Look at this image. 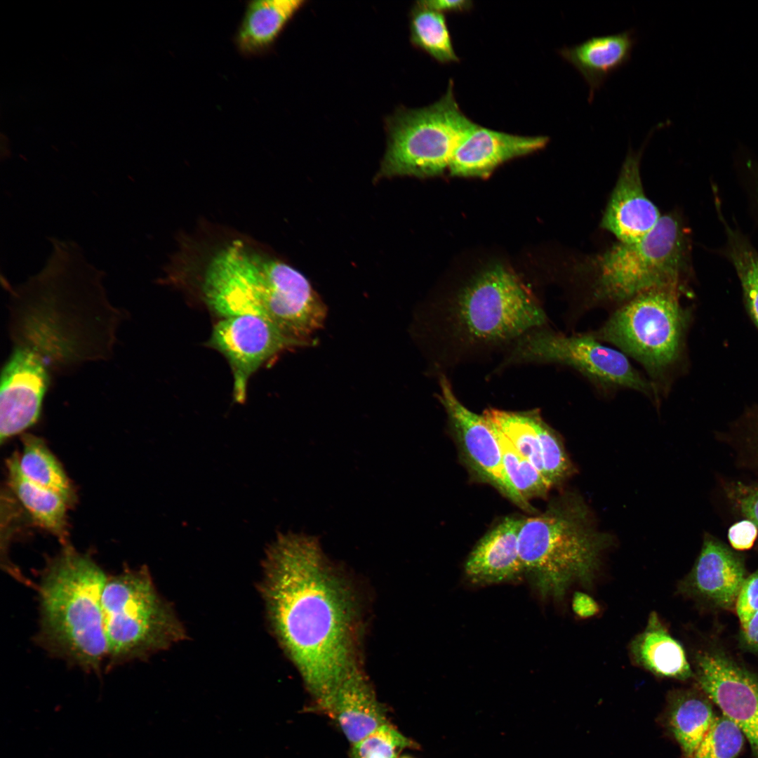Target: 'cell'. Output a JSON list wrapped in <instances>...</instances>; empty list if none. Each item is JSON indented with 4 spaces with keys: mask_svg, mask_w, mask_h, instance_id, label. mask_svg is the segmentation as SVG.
<instances>
[{
    "mask_svg": "<svg viewBox=\"0 0 758 758\" xmlns=\"http://www.w3.org/2000/svg\"><path fill=\"white\" fill-rule=\"evenodd\" d=\"M203 298L222 318L255 315L309 343L326 307L308 279L283 260L234 241L215 253L202 277Z\"/></svg>",
    "mask_w": 758,
    "mask_h": 758,
    "instance_id": "4",
    "label": "cell"
},
{
    "mask_svg": "<svg viewBox=\"0 0 758 758\" xmlns=\"http://www.w3.org/2000/svg\"><path fill=\"white\" fill-rule=\"evenodd\" d=\"M410 32L412 44L438 62L459 61L444 14L416 2L411 12Z\"/></svg>",
    "mask_w": 758,
    "mask_h": 758,
    "instance_id": "27",
    "label": "cell"
},
{
    "mask_svg": "<svg viewBox=\"0 0 758 758\" xmlns=\"http://www.w3.org/2000/svg\"><path fill=\"white\" fill-rule=\"evenodd\" d=\"M101 601L108 668L145 658L185 638L145 566L107 576Z\"/></svg>",
    "mask_w": 758,
    "mask_h": 758,
    "instance_id": "9",
    "label": "cell"
},
{
    "mask_svg": "<svg viewBox=\"0 0 758 758\" xmlns=\"http://www.w3.org/2000/svg\"><path fill=\"white\" fill-rule=\"evenodd\" d=\"M107 576L87 554L64 545L42 571L36 587V641L51 655L99 673L107 658L102 594Z\"/></svg>",
    "mask_w": 758,
    "mask_h": 758,
    "instance_id": "5",
    "label": "cell"
},
{
    "mask_svg": "<svg viewBox=\"0 0 758 758\" xmlns=\"http://www.w3.org/2000/svg\"><path fill=\"white\" fill-rule=\"evenodd\" d=\"M49 367L34 350L15 346L1 373L0 441L24 432L39 420L50 383Z\"/></svg>",
    "mask_w": 758,
    "mask_h": 758,
    "instance_id": "15",
    "label": "cell"
},
{
    "mask_svg": "<svg viewBox=\"0 0 758 758\" xmlns=\"http://www.w3.org/2000/svg\"><path fill=\"white\" fill-rule=\"evenodd\" d=\"M711 702L703 691L691 690L675 691L669 698L666 725L685 758L693 757L715 718Z\"/></svg>",
    "mask_w": 758,
    "mask_h": 758,
    "instance_id": "25",
    "label": "cell"
},
{
    "mask_svg": "<svg viewBox=\"0 0 758 758\" xmlns=\"http://www.w3.org/2000/svg\"><path fill=\"white\" fill-rule=\"evenodd\" d=\"M745 573L739 556L719 540L707 536L681 586L686 592L713 607L729 610L736 606Z\"/></svg>",
    "mask_w": 758,
    "mask_h": 758,
    "instance_id": "18",
    "label": "cell"
},
{
    "mask_svg": "<svg viewBox=\"0 0 758 758\" xmlns=\"http://www.w3.org/2000/svg\"><path fill=\"white\" fill-rule=\"evenodd\" d=\"M548 326L540 303L510 270L472 277L427 309L426 334L437 376L504 352L528 332Z\"/></svg>",
    "mask_w": 758,
    "mask_h": 758,
    "instance_id": "3",
    "label": "cell"
},
{
    "mask_svg": "<svg viewBox=\"0 0 758 758\" xmlns=\"http://www.w3.org/2000/svg\"><path fill=\"white\" fill-rule=\"evenodd\" d=\"M549 140L547 136L510 134L477 124L457 150L448 174L486 178L502 164L543 149Z\"/></svg>",
    "mask_w": 758,
    "mask_h": 758,
    "instance_id": "17",
    "label": "cell"
},
{
    "mask_svg": "<svg viewBox=\"0 0 758 758\" xmlns=\"http://www.w3.org/2000/svg\"><path fill=\"white\" fill-rule=\"evenodd\" d=\"M641 151L628 152L605 208L601 226L619 242L640 240L657 225L662 215L646 197L640 175Z\"/></svg>",
    "mask_w": 758,
    "mask_h": 758,
    "instance_id": "16",
    "label": "cell"
},
{
    "mask_svg": "<svg viewBox=\"0 0 758 758\" xmlns=\"http://www.w3.org/2000/svg\"><path fill=\"white\" fill-rule=\"evenodd\" d=\"M526 364L570 368L604 395L628 390L643 394L656 404L661 399L653 384L632 366L626 355L606 346L589 332L565 335L549 326L533 329L504 352L495 371L499 373Z\"/></svg>",
    "mask_w": 758,
    "mask_h": 758,
    "instance_id": "11",
    "label": "cell"
},
{
    "mask_svg": "<svg viewBox=\"0 0 758 758\" xmlns=\"http://www.w3.org/2000/svg\"><path fill=\"white\" fill-rule=\"evenodd\" d=\"M477 125L459 107L450 80L434 103L401 108L388 119L387 147L376 179L448 173L457 150Z\"/></svg>",
    "mask_w": 758,
    "mask_h": 758,
    "instance_id": "10",
    "label": "cell"
},
{
    "mask_svg": "<svg viewBox=\"0 0 758 758\" xmlns=\"http://www.w3.org/2000/svg\"><path fill=\"white\" fill-rule=\"evenodd\" d=\"M535 425L539 437L544 477L553 485L560 483L572 472L573 467L557 432L543 419L536 410Z\"/></svg>",
    "mask_w": 758,
    "mask_h": 758,
    "instance_id": "31",
    "label": "cell"
},
{
    "mask_svg": "<svg viewBox=\"0 0 758 758\" xmlns=\"http://www.w3.org/2000/svg\"><path fill=\"white\" fill-rule=\"evenodd\" d=\"M735 606L742 630H744L758 611V569L745 578Z\"/></svg>",
    "mask_w": 758,
    "mask_h": 758,
    "instance_id": "34",
    "label": "cell"
},
{
    "mask_svg": "<svg viewBox=\"0 0 758 758\" xmlns=\"http://www.w3.org/2000/svg\"><path fill=\"white\" fill-rule=\"evenodd\" d=\"M743 741L738 727L722 714L715 717L693 758H737Z\"/></svg>",
    "mask_w": 758,
    "mask_h": 758,
    "instance_id": "32",
    "label": "cell"
},
{
    "mask_svg": "<svg viewBox=\"0 0 758 758\" xmlns=\"http://www.w3.org/2000/svg\"><path fill=\"white\" fill-rule=\"evenodd\" d=\"M741 642L747 650L758 654V611L742 630Z\"/></svg>",
    "mask_w": 758,
    "mask_h": 758,
    "instance_id": "39",
    "label": "cell"
},
{
    "mask_svg": "<svg viewBox=\"0 0 758 758\" xmlns=\"http://www.w3.org/2000/svg\"><path fill=\"white\" fill-rule=\"evenodd\" d=\"M734 498L741 512L758 528V486L739 484L735 488Z\"/></svg>",
    "mask_w": 758,
    "mask_h": 758,
    "instance_id": "36",
    "label": "cell"
},
{
    "mask_svg": "<svg viewBox=\"0 0 758 758\" xmlns=\"http://www.w3.org/2000/svg\"><path fill=\"white\" fill-rule=\"evenodd\" d=\"M572 603L574 612L580 618L593 616L599 611V606L595 600L583 592H576Z\"/></svg>",
    "mask_w": 758,
    "mask_h": 758,
    "instance_id": "38",
    "label": "cell"
},
{
    "mask_svg": "<svg viewBox=\"0 0 758 758\" xmlns=\"http://www.w3.org/2000/svg\"><path fill=\"white\" fill-rule=\"evenodd\" d=\"M404 748L419 745L387 723L353 745V754L354 758H396Z\"/></svg>",
    "mask_w": 758,
    "mask_h": 758,
    "instance_id": "33",
    "label": "cell"
},
{
    "mask_svg": "<svg viewBox=\"0 0 758 758\" xmlns=\"http://www.w3.org/2000/svg\"><path fill=\"white\" fill-rule=\"evenodd\" d=\"M682 291L679 284L641 291L589 332L637 361L660 397L669 392L684 357L690 313L681 303Z\"/></svg>",
    "mask_w": 758,
    "mask_h": 758,
    "instance_id": "7",
    "label": "cell"
},
{
    "mask_svg": "<svg viewBox=\"0 0 758 758\" xmlns=\"http://www.w3.org/2000/svg\"><path fill=\"white\" fill-rule=\"evenodd\" d=\"M19 466L22 474L32 482L56 493L71 507L76 501L72 484L63 467L40 437L24 433Z\"/></svg>",
    "mask_w": 758,
    "mask_h": 758,
    "instance_id": "26",
    "label": "cell"
},
{
    "mask_svg": "<svg viewBox=\"0 0 758 758\" xmlns=\"http://www.w3.org/2000/svg\"><path fill=\"white\" fill-rule=\"evenodd\" d=\"M610 540L593 527L583 500L571 494L522 519L518 546L524 571L533 575L540 591L561 597L574 583H592Z\"/></svg>",
    "mask_w": 758,
    "mask_h": 758,
    "instance_id": "6",
    "label": "cell"
},
{
    "mask_svg": "<svg viewBox=\"0 0 758 758\" xmlns=\"http://www.w3.org/2000/svg\"><path fill=\"white\" fill-rule=\"evenodd\" d=\"M420 3L443 14L468 11L473 6L472 1L470 0H430L420 1Z\"/></svg>",
    "mask_w": 758,
    "mask_h": 758,
    "instance_id": "37",
    "label": "cell"
},
{
    "mask_svg": "<svg viewBox=\"0 0 758 758\" xmlns=\"http://www.w3.org/2000/svg\"><path fill=\"white\" fill-rule=\"evenodd\" d=\"M677 215L661 216L656 227L634 242H619L590 258L580 270L586 287L583 305L613 309L639 293L683 285L686 241Z\"/></svg>",
    "mask_w": 758,
    "mask_h": 758,
    "instance_id": "8",
    "label": "cell"
},
{
    "mask_svg": "<svg viewBox=\"0 0 758 758\" xmlns=\"http://www.w3.org/2000/svg\"><path fill=\"white\" fill-rule=\"evenodd\" d=\"M260 592L272 629L318 707L359 669L360 616L348 581L315 537L281 533L266 550Z\"/></svg>",
    "mask_w": 758,
    "mask_h": 758,
    "instance_id": "1",
    "label": "cell"
},
{
    "mask_svg": "<svg viewBox=\"0 0 758 758\" xmlns=\"http://www.w3.org/2000/svg\"><path fill=\"white\" fill-rule=\"evenodd\" d=\"M521 522V519L506 517L478 542L465 566L472 583H499L524 571L518 546Z\"/></svg>",
    "mask_w": 758,
    "mask_h": 758,
    "instance_id": "19",
    "label": "cell"
},
{
    "mask_svg": "<svg viewBox=\"0 0 758 758\" xmlns=\"http://www.w3.org/2000/svg\"><path fill=\"white\" fill-rule=\"evenodd\" d=\"M325 712L336 719L353 745L387 723L381 704L359 669L342 682Z\"/></svg>",
    "mask_w": 758,
    "mask_h": 758,
    "instance_id": "21",
    "label": "cell"
},
{
    "mask_svg": "<svg viewBox=\"0 0 758 758\" xmlns=\"http://www.w3.org/2000/svg\"><path fill=\"white\" fill-rule=\"evenodd\" d=\"M695 668L700 689L738 727L758 758V675L715 647L696 653Z\"/></svg>",
    "mask_w": 758,
    "mask_h": 758,
    "instance_id": "13",
    "label": "cell"
},
{
    "mask_svg": "<svg viewBox=\"0 0 758 758\" xmlns=\"http://www.w3.org/2000/svg\"><path fill=\"white\" fill-rule=\"evenodd\" d=\"M536 411V409L510 411L488 408L482 415L544 477L540 441L535 425Z\"/></svg>",
    "mask_w": 758,
    "mask_h": 758,
    "instance_id": "28",
    "label": "cell"
},
{
    "mask_svg": "<svg viewBox=\"0 0 758 758\" xmlns=\"http://www.w3.org/2000/svg\"><path fill=\"white\" fill-rule=\"evenodd\" d=\"M636 41L634 31L631 29L594 36L572 46H564L558 53L589 86L588 101L591 102L608 77L630 61Z\"/></svg>",
    "mask_w": 758,
    "mask_h": 758,
    "instance_id": "20",
    "label": "cell"
},
{
    "mask_svg": "<svg viewBox=\"0 0 758 758\" xmlns=\"http://www.w3.org/2000/svg\"><path fill=\"white\" fill-rule=\"evenodd\" d=\"M438 399L451 428L472 468L485 481L526 510L533 508L517 492L503 463L498 438L483 415L468 409L458 398L447 375L438 376Z\"/></svg>",
    "mask_w": 758,
    "mask_h": 758,
    "instance_id": "14",
    "label": "cell"
},
{
    "mask_svg": "<svg viewBox=\"0 0 758 758\" xmlns=\"http://www.w3.org/2000/svg\"><path fill=\"white\" fill-rule=\"evenodd\" d=\"M208 346L228 361L233 375V397L242 404L249 379L263 364L284 350L307 345L288 338L267 319L245 314L218 321Z\"/></svg>",
    "mask_w": 758,
    "mask_h": 758,
    "instance_id": "12",
    "label": "cell"
},
{
    "mask_svg": "<svg viewBox=\"0 0 758 758\" xmlns=\"http://www.w3.org/2000/svg\"><path fill=\"white\" fill-rule=\"evenodd\" d=\"M758 528L752 521L747 519L732 525L728 532L731 546L737 550H748L753 545L757 536Z\"/></svg>",
    "mask_w": 758,
    "mask_h": 758,
    "instance_id": "35",
    "label": "cell"
},
{
    "mask_svg": "<svg viewBox=\"0 0 758 758\" xmlns=\"http://www.w3.org/2000/svg\"><path fill=\"white\" fill-rule=\"evenodd\" d=\"M729 254L740 279L747 311L758 328V253L729 230Z\"/></svg>",
    "mask_w": 758,
    "mask_h": 758,
    "instance_id": "30",
    "label": "cell"
},
{
    "mask_svg": "<svg viewBox=\"0 0 758 758\" xmlns=\"http://www.w3.org/2000/svg\"><path fill=\"white\" fill-rule=\"evenodd\" d=\"M9 488L27 511L32 522L67 545V501L56 493L27 479L19 466V455L13 453L6 460Z\"/></svg>",
    "mask_w": 758,
    "mask_h": 758,
    "instance_id": "23",
    "label": "cell"
},
{
    "mask_svg": "<svg viewBox=\"0 0 758 758\" xmlns=\"http://www.w3.org/2000/svg\"><path fill=\"white\" fill-rule=\"evenodd\" d=\"M305 2L302 0L249 1L236 33L238 50L246 55H255L269 50Z\"/></svg>",
    "mask_w": 758,
    "mask_h": 758,
    "instance_id": "22",
    "label": "cell"
},
{
    "mask_svg": "<svg viewBox=\"0 0 758 758\" xmlns=\"http://www.w3.org/2000/svg\"><path fill=\"white\" fill-rule=\"evenodd\" d=\"M51 243L44 267L11 293L15 346L34 350L58 371L107 359L121 314L107 297L104 274L74 241Z\"/></svg>",
    "mask_w": 758,
    "mask_h": 758,
    "instance_id": "2",
    "label": "cell"
},
{
    "mask_svg": "<svg viewBox=\"0 0 758 758\" xmlns=\"http://www.w3.org/2000/svg\"><path fill=\"white\" fill-rule=\"evenodd\" d=\"M630 652L636 663L657 676L680 680L693 676L682 646L654 612L645 630L631 642Z\"/></svg>",
    "mask_w": 758,
    "mask_h": 758,
    "instance_id": "24",
    "label": "cell"
},
{
    "mask_svg": "<svg viewBox=\"0 0 758 758\" xmlns=\"http://www.w3.org/2000/svg\"><path fill=\"white\" fill-rule=\"evenodd\" d=\"M489 425L498 438L505 471L517 492L526 501L531 498L545 496L551 486L543 475L517 452L503 434Z\"/></svg>",
    "mask_w": 758,
    "mask_h": 758,
    "instance_id": "29",
    "label": "cell"
},
{
    "mask_svg": "<svg viewBox=\"0 0 758 758\" xmlns=\"http://www.w3.org/2000/svg\"><path fill=\"white\" fill-rule=\"evenodd\" d=\"M401 758H411V757H401Z\"/></svg>",
    "mask_w": 758,
    "mask_h": 758,
    "instance_id": "40",
    "label": "cell"
}]
</instances>
